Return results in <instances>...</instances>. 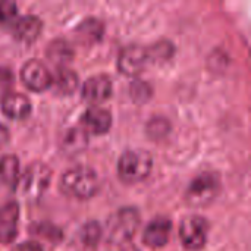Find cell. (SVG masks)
<instances>
[{
    "mask_svg": "<svg viewBox=\"0 0 251 251\" xmlns=\"http://www.w3.org/2000/svg\"><path fill=\"white\" fill-rule=\"evenodd\" d=\"M12 84H13L12 72L6 68H0V100H3L9 94Z\"/></svg>",
    "mask_w": 251,
    "mask_h": 251,
    "instance_id": "cell-26",
    "label": "cell"
},
{
    "mask_svg": "<svg viewBox=\"0 0 251 251\" xmlns=\"http://www.w3.org/2000/svg\"><path fill=\"white\" fill-rule=\"evenodd\" d=\"M112 90H113L112 79L104 74H99V75L90 76L84 82L81 94L84 100L97 104V103L106 101L112 96Z\"/></svg>",
    "mask_w": 251,
    "mask_h": 251,
    "instance_id": "cell-9",
    "label": "cell"
},
{
    "mask_svg": "<svg viewBox=\"0 0 251 251\" xmlns=\"http://www.w3.org/2000/svg\"><path fill=\"white\" fill-rule=\"evenodd\" d=\"M172 231V222L168 218L153 219L143 234V241L150 249H162L169 243Z\"/></svg>",
    "mask_w": 251,
    "mask_h": 251,
    "instance_id": "cell-10",
    "label": "cell"
},
{
    "mask_svg": "<svg viewBox=\"0 0 251 251\" xmlns=\"http://www.w3.org/2000/svg\"><path fill=\"white\" fill-rule=\"evenodd\" d=\"M62 191L76 200H88L99 191V176L88 166H75L60 178Z\"/></svg>",
    "mask_w": 251,
    "mask_h": 251,
    "instance_id": "cell-1",
    "label": "cell"
},
{
    "mask_svg": "<svg viewBox=\"0 0 251 251\" xmlns=\"http://www.w3.org/2000/svg\"><path fill=\"white\" fill-rule=\"evenodd\" d=\"M7 141H9V131L3 124H0V149L6 146Z\"/></svg>",
    "mask_w": 251,
    "mask_h": 251,
    "instance_id": "cell-28",
    "label": "cell"
},
{
    "mask_svg": "<svg viewBox=\"0 0 251 251\" xmlns=\"http://www.w3.org/2000/svg\"><path fill=\"white\" fill-rule=\"evenodd\" d=\"M140 225V215L134 207H124L109 219L107 234L113 243L128 241Z\"/></svg>",
    "mask_w": 251,
    "mask_h": 251,
    "instance_id": "cell-5",
    "label": "cell"
},
{
    "mask_svg": "<svg viewBox=\"0 0 251 251\" xmlns=\"http://www.w3.org/2000/svg\"><path fill=\"white\" fill-rule=\"evenodd\" d=\"M43 29V22L35 15H25L13 22V35L24 43H32L37 40Z\"/></svg>",
    "mask_w": 251,
    "mask_h": 251,
    "instance_id": "cell-14",
    "label": "cell"
},
{
    "mask_svg": "<svg viewBox=\"0 0 251 251\" xmlns=\"http://www.w3.org/2000/svg\"><path fill=\"white\" fill-rule=\"evenodd\" d=\"M21 79L25 84V87H28L31 91L41 93L51 87L53 76L43 62L31 59L26 63H24L21 69Z\"/></svg>",
    "mask_w": 251,
    "mask_h": 251,
    "instance_id": "cell-7",
    "label": "cell"
},
{
    "mask_svg": "<svg viewBox=\"0 0 251 251\" xmlns=\"http://www.w3.org/2000/svg\"><path fill=\"white\" fill-rule=\"evenodd\" d=\"M12 251H43V249L40 247V244L29 241V243H22V244L16 246Z\"/></svg>",
    "mask_w": 251,
    "mask_h": 251,
    "instance_id": "cell-27",
    "label": "cell"
},
{
    "mask_svg": "<svg viewBox=\"0 0 251 251\" xmlns=\"http://www.w3.org/2000/svg\"><path fill=\"white\" fill-rule=\"evenodd\" d=\"M51 178V171L43 165V163H32L29 165L22 175H19L15 191L19 197H22L26 201H35L41 199V196L46 193L49 182Z\"/></svg>",
    "mask_w": 251,
    "mask_h": 251,
    "instance_id": "cell-2",
    "label": "cell"
},
{
    "mask_svg": "<svg viewBox=\"0 0 251 251\" xmlns=\"http://www.w3.org/2000/svg\"><path fill=\"white\" fill-rule=\"evenodd\" d=\"M221 190L219 176L213 172H203L196 176L185 193L187 203L193 207H203L212 203Z\"/></svg>",
    "mask_w": 251,
    "mask_h": 251,
    "instance_id": "cell-4",
    "label": "cell"
},
{
    "mask_svg": "<svg viewBox=\"0 0 251 251\" xmlns=\"http://www.w3.org/2000/svg\"><path fill=\"white\" fill-rule=\"evenodd\" d=\"M78 84H79L78 75L68 68H59L54 78L51 79V87L54 93L60 96H71L78 88Z\"/></svg>",
    "mask_w": 251,
    "mask_h": 251,
    "instance_id": "cell-15",
    "label": "cell"
},
{
    "mask_svg": "<svg viewBox=\"0 0 251 251\" xmlns=\"http://www.w3.org/2000/svg\"><path fill=\"white\" fill-rule=\"evenodd\" d=\"M18 16V4L10 0L0 1V22L1 24H13Z\"/></svg>",
    "mask_w": 251,
    "mask_h": 251,
    "instance_id": "cell-25",
    "label": "cell"
},
{
    "mask_svg": "<svg viewBox=\"0 0 251 251\" xmlns=\"http://www.w3.org/2000/svg\"><path fill=\"white\" fill-rule=\"evenodd\" d=\"M19 178V159L13 154L0 157V188L15 187Z\"/></svg>",
    "mask_w": 251,
    "mask_h": 251,
    "instance_id": "cell-16",
    "label": "cell"
},
{
    "mask_svg": "<svg viewBox=\"0 0 251 251\" xmlns=\"http://www.w3.org/2000/svg\"><path fill=\"white\" fill-rule=\"evenodd\" d=\"M19 221V204L9 201L0 206V243L9 244L16 238Z\"/></svg>",
    "mask_w": 251,
    "mask_h": 251,
    "instance_id": "cell-12",
    "label": "cell"
},
{
    "mask_svg": "<svg viewBox=\"0 0 251 251\" xmlns=\"http://www.w3.org/2000/svg\"><path fill=\"white\" fill-rule=\"evenodd\" d=\"M147 50L141 46H128L121 50L118 57V69L126 76L138 75L147 63Z\"/></svg>",
    "mask_w": 251,
    "mask_h": 251,
    "instance_id": "cell-8",
    "label": "cell"
},
{
    "mask_svg": "<svg viewBox=\"0 0 251 251\" xmlns=\"http://www.w3.org/2000/svg\"><path fill=\"white\" fill-rule=\"evenodd\" d=\"M151 87L147 81H141V79H134L129 85V94L131 99L137 103H144L151 97Z\"/></svg>",
    "mask_w": 251,
    "mask_h": 251,
    "instance_id": "cell-22",
    "label": "cell"
},
{
    "mask_svg": "<svg viewBox=\"0 0 251 251\" xmlns=\"http://www.w3.org/2000/svg\"><path fill=\"white\" fill-rule=\"evenodd\" d=\"M1 112L13 121L25 119L31 113V101L21 93H9L1 100Z\"/></svg>",
    "mask_w": 251,
    "mask_h": 251,
    "instance_id": "cell-13",
    "label": "cell"
},
{
    "mask_svg": "<svg viewBox=\"0 0 251 251\" xmlns=\"http://www.w3.org/2000/svg\"><path fill=\"white\" fill-rule=\"evenodd\" d=\"M171 129V125L166 119L163 118H154L149 122L147 125V132L151 138L154 140H159V138H163Z\"/></svg>",
    "mask_w": 251,
    "mask_h": 251,
    "instance_id": "cell-24",
    "label": "cell"
},
{
    "mask_svg": "<svg viewBox=\"0 0 251 251\" xmlns=\"http://www.w3.org/2000/svg\"><path fill=\"white\" fill-rule=\"evenodd\" d=\"M104 32V25L101 21L96 19V18H88L85 21H82L79 24V26L76 28V34L82 41L87 43H96L100 41Z\"/></svg>",
    "mask_w": 251,
    "mask_h": 251,
    "instance_id": "cell-19",
    "label": "cell"
},
{
    "mask_svg": "<svg viewBox=\"0 0 251 251\" xmlns=\"http://www.w3.org/2000/svg\"><path fill=\"white\" fill-rule=\"evenodd\" d=\"M79 237H81V241L84 246L87 247H96L101 238V226L99 222H87L82 228H81V232H79Z\"/></svg>",
    "mask_w": 251,
    "mask_h": 251,
    "instance_id": "cell-21",
    "label": "cell"
},
{
    "mask_svg": "<svg viewBox=\"0 0 251 251\" xmlns=\"http://www.w3.org/2000/svg\"><path fill=\"white\" fill-rule=\"evenodd\" d=\"M87 144H88L87 132L79 128H71L62 140V149L68 154L81 153L87 147Z\"/></svg>",
    "mask_w": 251,
    "mask_h": 251,
    "instance_id": "cell-17",
    "label": "cell"
},
{
    "mask_svg": "<svg viewBox=\"0 0 251 251\" xmlns=\"http://www.w3.org/2000/svg\"><path fill=\"white\" fill-rule=\"evenodd\" d=\"M81 124L85 132H91L96 135L106 134L112 126V115L103 107L91 106L82 113Z\"/></svg>",
    "mask_w": 251,
    "mask_h": 251,
    "instance_id": "cell-11",
    "label": "cell"
},
{
    "mask_svg": "<svg viewBox=\"0 0 251 251\" xmlns=\"http://www.w3.org/2000/svg\"><path fill=\"white\" fill-rule=\"evenodd\" d=\"M47 57L53 63H56L60 68H63V65L71 62V59L74 57V50H72V47H71V44L68 41L57 38V40H54V41H51L49 44V47H47Z\"/></svg>",
    "mask_w": 251,
    "mask_h": 251,
    "instance_id": "cell-18",
    "label": "cell"
},
{
    "mask_svg": "<svg viewBox=\"0 0 251 251\" xmlns=\"http://www.w3.org/2000/svg\"><path fill=\"white\" fill-rule=\"evenodd\" d=\"M31 232H32L34 235L43 237V238H46V240H49V241H59V240L62 238L60 231H59L56 226H53L51 224H46V222H43V224H35V225L31 228Z\"/></svg>",
    "mask_w": 251,
    "mask_h": 251,
    "instance_id": "cell-23",
    "label": "cell"
},
{
    "mask_svg": "<svg viewBox=\"0 0 251 251\" xmlns=\"http://www.w3.org/2000/svg\"><path fill=\"white\" fill-rule=\"evenodd\" d=\"M174 53H175L174 44L168 40H162L153 44L147 50V57L153 62H165V60H169L174 56Z\"/></svg>",
    "mask_w": 251,
    "mask_h": 251,
    "instance_id": "cell-20",
    "label": "cell"
},
{
    "mask_svg": "<svg viewBox=\"0 0 251 251\" xmlns=\"http://www.w3.org/2000/svg\"><path fill=\"white\" fill-rule=\"evenodd\" d=\"M209 224L204 218L190 215L182 219L179 225V240L187 250H201L207 243Z\"/></svg>",
    "mask_w": 251,
    "mask_h": 251,
    "instance_id": "cell-6",
    "label": "cell"
},
{
    "mask_svg": "<svg viewBox=\"0 0 251 251\" xmlns=\"http://www.w3.org/2000/svg\"><path fill=\"white\" fill-rule=\"evenodd\" d=\"M153 169V157L146 150H128L118 162V175L126 184L144 181Z\"/></svg>",
    "mask_w": 251,
    "mask_h": 251,
    "instance_id": "cell-3",
    "label": "cell"
}]
</instances>
